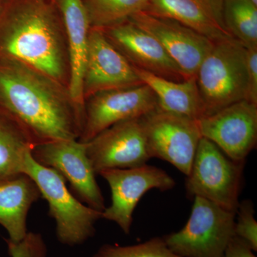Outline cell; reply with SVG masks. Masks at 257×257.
Returning <instances> with one entry per match:
<instances>
[{"instance_id": "6da1fadb", "label": "cell", "mask_w": 257, "mask_h": 257, "mask_svg": "<svg viewBox=\"0 0 257 257\" xmlns=\"http://www.w3.org/2000/svg\"><path fill=\"white\" fill-rule=\"evenodd\" d=\"M0 109L29 134L35 145L79 140L84 116L67 88L15 60H0Z\"/></svg>"}, {"instance_id": "7a4b0ae2", "label": "cell", "mask_w": 257, "mask_h": 257, "mask_svg": "<svg viewBox=\"0 0 257 257\" xmlns=\"http://www.w3.org/2000/svg\"><path fill=\"white\" fill-rule=\"evenodd\" d=\"M0 60H15L68 87L65 32L52 0H5L0 13Z\"/></svg>"}, {"instance_id": "3957f363", "label": "cell", "mask_w": 257, "mask_h": 257, "mask_svg": "<svg viewBox=\"0 0 257 257\" xmlns=\"http://www.w3.org/2000/svg\"><path fill=\"white\" fill-rule=\"evenodd\" d=\"M196 80L204 116L246 100V48L235 38L214 42L199 66Z\"/></svg>"}, {"instance_id": "277c9868", "label": "cell", "mask_w": 257, "mask_h": 257, "mask_svg": "<svg viewBox=\"0 0 257 257\" xmlns=\"http://www.w3.org/2000/svg\"><path fill=\"white\" fill-rule=\"evenodd\" d=\"M24 174L35 182L41 197L48 204L49 214L55 219L60 243L78 246L94 236L95 224L102 219V211L88 207L72 195L58 172L37 162L31 151L25 160Z\"/></svg>"}, {"instance_id": "5b68a950", "label": "cell", "mask_w": 257, "mask_h": 257, "mask_svg": "<svg viewBox=\"0 0 257 257\" xmlns=\"http://www.w3.org/2000/svg\"><path fill=\"white\" fill-rule=\"evenodd\" d=\"M194 199L185 226L162 237L171 251L180 257H224L235 236L236 212L226 210L204 198Z\"/></svg>"}, {"instance_id": "8992f818", "label": "cell", "mask_w": 257, "mask_h": 257, "mask_svg": "<svg viewBox=\"0 0 257 257\" xmlns=\"http://www.w3.org/2000/svg\"><path fill=\"white\" fill-rule=\"evenodd\" d=\"M243 170V161L231 160L215 144L202 138L186 179L187 195L204 198L236 212Z\"/></svg>"}, {"instance_id": "52a82bcc", "label": "cell", "mask_w": 257, "mask_h": 257, "mask_svg": "<svg viewBox=\"0 0 257 257\" xmlns=\"http://www.w3.org/2000/svg\"><path fill=\"white\" fill-rule=\"evenodd\" d=\"M150 157L170 162L188 176L199 140L197 120L159 109L143 117Z\"/></svg>"}, {"instance_id": "ba28073f", "label": "cell", "mask_w": 257, "mask_h": 257, "mask_svg": "<svg viewBox=\"0 0 257 257\" xmlns=\"http://www.w3.org/2000/svg\"><path fill=\"white\" fill-rule=\"evenodd\" d=\"M157 108L156 96L145 84L96 92L84 99V121L78 140L87 143L116 123L142 117Z\"/></svg>"}, {"instance_id": "9c48e42d", "label": "cell", "mask_w": 257, "mask_h": 257, "mask_svg": "<svg viewBox=\"0 0 257 257\" xmlns=\"http://www.w3.org/2000/svg\"><path fill=\"white\" fill-rule=\"evenodd\" d=\"M32 156L40 165L58 172L84 204L99 211L105 209L104 197L87 157L86 143L72 140L39 144L32 148Z\"/></svg>"}, {"instance_id": "30bf717a", "label": "cell", "mask_w": 257, "mask_h": 257, "mask_svg": "<svg viewBox=\"0 0 257 257\" xmlns=\"http://www.w3.org/2000/svg\"><path fill=\"white\" fill-rule=\"evenodd\" d=\"M110 187L111 204L102 211V219L114 221L124 234H130L133 213L148 191L173 189L175 181L165 171L145 165L130 169H112L99 174Z\"/></svg>"}, {"instance_id": "8fae6325", "label": "cell", "mask_w": 257, "mask_h": 257, "mask_svg": "<svg viewBox=\"0 0 257 257\" xmlns=\"http://www.w3.org/2000/svg\"><path fill=\"white\" fill-rule=\"evenodd\" d=\"M143 117L116 123L86 143L87 157L96 175L106 170L147 165L151 157Z\"/></svg>"}, {"instance_id": "7c38bea8", "label": "cell", "mask_w": 257, "mask_h": 257, "mask_svg": "<svg viewBox=\"0 0 257 257\" xmlns=\"http://www.w3.org/2000/svg\"><path fill=\"white\" fill-rule=\"evenodd\" d=\"M202 138L215 144L230 159L244 161L256 146L257 105L242 100L197 120Z\"/></svg>"}, {"instance_id": "4fadbf2b", "label": "cell", "mask_w": 257, "mask_h": 257, "mask_svg": "<svg viewBox=\"0 0 257 257\" xmlns=\"http://www.w3.org/2000/svg\"><path fill=\"white\" fill-rule=\"evenodd\" d=\"M160 42L187 79L196 77L214 42L172 19L140 12L130 19Z\"/></svg>"}, {"instance_id": "5bb4252c", "label": "cell", "mask_w": 257, "mask_h": 257, "mask_svg": "<svg viewBox=\"0 0 257 257\" xmlns=\"http://www.w3.org/2000/svg\"><path fill=\"white\" fill-rule=\"evenodd\" d=\"M143 84L133 66L111 45L102 30L91 28L83 81L84 99L101 91Z\"/></svg>"}, {"instance_id": "9a60e30c", "label": "cell", "mask_w": 257, "mask_h": 257, "mask_svg": "<svg viewBox=\"0 0 257 257\" xmlns=\"http://www.w3.org/2000/svg\"><path fill=\"white\" fill-rule=\"evenodd\" d=\"M102 31L135 68L175 82L187 80L160 42L133 22L128 20Z\"/></svg>"}, {"instance_id": "2e32d148", "label": "cell", "mask_w": 257, "mask_h": 257, "mask_svg": "<svg viewBox=\"0 0 257 257\" xmlns=\"http://www.w3.org/2000/svg\"><path fill=\"white\" fill-rule=\"evenodd\" d=\"M65 32L68 54L69 95L84 116L83 91L91 25L82 0H56Z\"/></svg>"}, {"instance_id": "e0dca14e", "label": "cell", "mask_w": 257, "mask_h": 257, "mask_svg": "<svg viewBox=\"0 0 257 257\" xmlns=\"http://www.w3.org/2000/svg\"><path fill=\"white\" fill-rule=\"evenodd\" d=\"M146 11L175 20L214 42L234 38L225 25L223 0H150Z\"/></svg>"}, {"instance_id": "ac0fdd59", "label": "cell", "mask_w": 257, "mask_h": 257, "mask_svg": "<svg viewBox=\"0 0 257 257\" xmlns=\"http://www.w3.org/2000/svg\"><path fill=\"white\" fill-rule=\"evenodd\" d=\"M40 197L37 184L25 174L0 183V225L8 239L17 242L26 236L29 211Z\"/></svg>"}, {"instance_id": "d6986e66", "label": "cell", "mask_w": 257, "mask_h": 257, "mask_svg": "<svg viewBox=\"0 0 257 257\" xmlns=\"http://www.w3.org/2000/svg\"><path fill=\"white\" fill-rule=\"evenodd\" d=\"M134 69L142 82L155 93L159 109L195 120L204 116L196 77L175 82L142 69Z\"/></svg>"}, {"instance_id": "ffe728a7", "label": "cell", "mask_w": 257, "mask_h": 257, "mask_svg": "<svg viewBox=\"0 0 257 257\" xmlns=\"http://www.w3.org/2000/svg\"><path fill=\"white\" fill-rule=\"evenodd\" d=\"M35 146L29 134L0 109V183L23 175L27 156Z\"/></svg>"}, {"instance_id": "44dd1931", "label": "cell", "mask_w": 257, "mask_h": 257, "mask_svg": "<svg viewBox=\"0 0 257 257\" xmlns=\"http://www.w3.org/2000/svg\"><path fill=\"white\" fill-rule=\"evenodd\" d=\"M91 28H111L149 8L150 0H82Z\"/></svg>"}, {"instance_id": "7402d4cb", "label": "cell", "mask_w": 257, "mask_h": 257, "mask_svg": "<svg viewBox=\"0 0 257 257\" xmlns=\"http://www.w3.org/2000/svg\"><path fill=\"white\" fill-rule=\"evenodd\" d=\"M226 28L246 48L257 47V6L250 0H223Z\"/></svg>"}, {"instance_id": "603a6c76", "label": "cell", "mask_w": 257, "mask_h": 257, "mask_svg": "<svg viewBox=\"0 0 257 257\" xmlns=\"http://www.w3.org/2000/svg\"><path fill=\"white\" fill-rule=\"evenodd\" d=\"M93 257H180L172 252L163 237L152 238L145 242L131 246L104 244Z\"/></svg>"}, {"instance_id": "cb8c5ba5", "label": "cell", "mask_w": 257, "mask_h": 257, "mask_svg": "<svg viewBox=\"0 0 257 257\" xmlns=\"http://www.w3.org/2000/svg\"><path fill=\"white\" fill-rule=\"evenodd\" d=\"M235 219V236L243 240L253 251H257V222L254 218L252 202L245 200L239 203Z\"/></svg>"}, {"instance_id": "d4e9b609", "label": "cell", "mask_w": 257, "mask_h": 257, "mask_svg": "<svg viewBox=\"0 0 257 257\" xmlns=\"http://www.w3.org/2000/svg\"><path fill=\"white\" fill-rule=\"evenodd\" d=\"M11 257H47V246L40 233L28 231L20 241L7 240Z\"/></svg>"}, {"instance_id": "484cf974", "label": "cell", "mask_w": 257, "mask_h": 257, "mask_svg": "<svg viewBox=\"0 0 257 257\" xmlns=\"http://www.w3.org/2000/svg\"><path fill=\"white\" fill-rule=\"evenodd\" d=\"M247 94L246 100L257 105V47L246 48Z\"/></svg>"}, {"instance_id": "4316f807", "label": "cell", "mask_w": 257, "mask_h": 257, "mask_svg": "<svg viewBox=\"0 0 257 257\" xmlns=\"http://www.w3.org/2000/svg\"><path fill=\"white\" fill-rule=\"evenodd\" d=\"M253 252L247 243L234 236L228 245L224 257H256Z\"/></svg>"}, {"instance_id": "83f0119b", "label": "cell", "mask_w": 257, "mask_h": 257, "mask_svg": "<svg viewBox=\"0 0 257 257\" xmlns=\"http://www.w3.org/2000/svg\"><path fill=\"white\" fill-rule=\"evenodd\" d=\"M5 0H0V13H1L2 9H3V5H4Z\"/></svg>"}, {"instance_id": "f1b7e54d", "label": "cell", "mask_w": 257, "mask_h": 257, "mask_svg": "<svg viewBox=\"0 0 257 257\" xmlns=\"http://www.w3.org/2000/svg\"><path fill=\"white\" fill-rule=\"evenodd\" d=\"M250 1H251L253 5H255L256 6H257V0H250Z\"/></svg>"}, {"instance_id": "f546056e", "label": "cell", "mask_w": 257, "mask_h": 257, "mask_svg": "<svg viewBox=\"0 0 257 257\" xmlns=\"http://www.w3.org/2000/svg\"><path fill=\"white\" fill-rule=\"evenodd\" d=\"M52 1H53V0H52Z\"/></svg>"}]
</instances>
